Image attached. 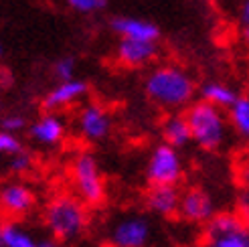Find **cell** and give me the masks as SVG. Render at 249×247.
I'll return each instance as SVG.
<instances>
[{"mask_svg": "<svg viewBox=\"0 0 249 247\" xmlns=\"http://www.w3.org/2000/svg\"><path fill=\"white\" fill-rule=\"evenodd\" d=\"M144 91L158 107L177 112L193 104L196 83L191 73L178 65H158L146 75Z\"/></svg>", "mask_w": 249, "mask_h": 247, "instance_id": "1", "label": "cell"}, {"mask_svg": "<svg viewBox=\"0 0 249 247\" xmlns=\"http://www.w3.org/2000/svg\"><path fill=\"white\" fill-rule=\"evenodd\" d=\"M43 223L49 233L61 243L77 241L89 225L87 205L77 194H55L43 209Z\"/></svg>", "mask_w": 249, "mask_h": 247, "instance_id": "2", "label": "cell"}, {"mask_svg": "<svg viewBox=\"0 0 249 247\" xmlns=\"http://www.w3.org/2000/svg\"><path fill=\"white\" fill-rule=\"evenodd\" d=\"M184 116L189 120L193 142L201 150L213 152L225 144L229 134V116H225L221 107L205 100H198L189 106Z\"/></svg>", "mask_w": 249, "mask_h": 247, "instance_id": "3", "label": "cell"}, {"mask_svg": "<svg viewBox=\"0 0 249 247\" xmlns=\"http://www.w3.org/2000/svg\"><path fill=\"white\" fill-rule=\"evenodd\" d=\"M69 172L73 191L87 207H99L106 201V178L95 154H91L89 150H79L71 158Z\"/></svg>", "mask_w": 249, "mask_h": 247, "instance_id": "4", "label": "cell"}, {"mask_svg": "<svg viewBox=\"0 0 249 247\" xmlns=\"http://www.w3.org/2000/svg\"><path fill=\"white\" fill-rule=\"evenodd\" d=\"M144 175L148 184H178L184 176V162L178 148L166 142L156 144L148 154Z\"/></svg>", "mask_w": 249, "mask_h": 247, "instance_id": "5", "label": "cell"}, {"mask_svg": "<svg viewBox=\"0 0 249 247\" xmlns=\"http://www.w3.org/2000/svg\"><path fill=\"white\" fill-rule=\"evenodd\" d=\"M152 235V221L142 213H130L111 223L107 231V241L111 247H148Z\"/></svg>", "mask_w": 249, "mask_h": 247, "instance_id": "6", "label": "cell"}, {"mask_svg": "<svg viewBox=\"0 0 249 247\" xmlns=\"http://www.w3.org/2000/svg\"><path fill=\"white\" fill-rule=\"evenodd\" d=\"M35 189L22 180H8L0 184V213L8 219H22L36 207Z\"/></svg>", "mask_w": 249, "mask_h": 247, "instance_id": "7", "label": "cell"}, {"mask_svg": "<svg viewBox=\"0 0 249 247\" xmlns=\"http://www.w3.org/2000/svg\"><path fill=\"white\" fill-rule=\"evenodd\" d=\"M77 136L85 142H102L111 132V116L99 104H85L75 116Z\"/></svg>", "mask_w": 249, "mask_h": 247, "instance_id": "8", "label": "cell"}, {"mask_svg": "<svg viewBox=\"0 0 249 247\" xmlns=\"http://www.w3.org/2000/svg\"><path fill=\"white\" fill-rule=\"evenodd\" d=\"M215 213H217L215 201L205 189L193 187L180 194V209H178L180 219L195 225H201V223H207Z\"/></svg>", "mask_w": 249, "mask_h": 247, "instance_id": "9", "label": "cell"}, {"mask_svg": "<svg viewBox=\"0 0 249 247\" xmlns=\"http://www.w3.org/2000/svg\"><path fill=\"white\" fill-rule=\"evenodd\" d=\"M29 136L39 146H57L67 136V122L59 112H47L36 118L29 126Z\"/></svg>", "mask_w": 249, "mask_h": 247, "instance_id": "10", "label": "cell"}, {"mask_svg": "<svg viewBox=\"0 0 249 247\" xmlns=\"http://www.w3.org/2000/svg\"><path fill=\"white\" fill-rule=\"evenodd\" d=\"M89 91V85L83 79H67V81H59L53 89H49L47 95L43 97V107L47 112H61V109H67L73 104L81 102L83 97Z\"/></svg>", "mask_w": 249, "mask_h": 247, "instance_id": "11", "label": "cell"}, {"mask_svg": "<svg viewBox=\"0 0 249 247\" xmlns=\"http://www.w3.org/2000/svg\"><path fill=\"white\" fill-rule=\"evenodd\" d=\"M180 194L182 193L178 191V184H150L144 196V205L152 215L168 219L178 215Z\"/></svg>", "mask_w": 249, "mask_h": 247, "instance_id": "12", "label": "cell"}, {"mask_svg": "<svg viewBox=\"0 0 249 247\" xmlns=\"http://www.w3.org/2000/svg\"><path fill=\"white\" fill-rule=\"evenodd\" d=\"M158 55L156 41H136V39H120L116 57L124 67L140 69L150 65Z\"/></svg>", "mask_w": 249, "mask_h": 247, "instance_id": "13", "label": "cell"}, {"mask_svg": "<svg viewBox=\"0 0 249 247\" xmlns=\"http://www.w3.org/2000/svg\"><path fill=\"white\" fill-rule=\"evenodd\" d=\"M111 31L120 35V39H136V41H158L160 29L154 22L144 20L140 17H114L109 22Z\"/></svg>", "mask_w": 249, "mask_h": 247, "instance_id": "14", "label": "cell"}, {"mask_svg": "<svg viewBox=\"0 0 249 247\" xmlns=\"http://www.w3.org/2000/svg\"><path fill=\"white\" fill-rule=\"evenodd\" d=\"M162 140L174 148H184L193 142L191 126L184 114H170L162 122Z\"/></svg>", "mask_w": 249, "mask_h": 247, "instance_id": "15", "label": "cell"}, {"mask_svg": "<svg viewBox=\"0 0 249 247\" xmlns=\"http://www.w3.org/2000/svg\"><path fill=\"white\" fill-rule=\"evenodd\" d=\"M237 89L231 88L225 81H217V79H209L201 85V100L213 104L221 109H229L235 102H237Z\"/></svg>", "mask_w": 249, "mask_h": 247, "instance_id": "16", "label": "cell"}, {"mask_svg": "<svg viewBox=\"0 0 249 247\" xmlns=\"http://www.w3.org/2000/svg\"><path fill=\"white\" fill-rule=\"evenodd\" d=\"M245 227L243 219L237 215V211L231 213V211H217L213 217H211L207 223H205V235L209 237H221V235H227V233H233Z\"/></svg>", "mask_w": 249, "mask_h": 247, "instance_id": "17", "label": "cell"}, {"mask_svg": "<svg viewBox=\"0 0 249 247\" xmlns=\"http://www.w3.org/2000/svg\"><path fill=\"white\" fill-rule=\"evenodd\" d=\"M4 247H39V239L20 223V219H8L4 221Z\"/></svg>", "mask_w": 249, "mask_h": 247, "instance_id": "18", "label": "cell"}, {"mask_svg": "<svg viewBox=\"0 0 249 247\" xmlns=\"http://www.w3.org/2000/svg\"><path fill=\"white\" fill-rule=\"evenodd\" d=\"M229 124L235 128L241 138L249 140V95H239L237 102H235L229 109Z\"/></svg>", "mask_w": 249, "mask_h": 247, "instance_id": "19", "label": "cell"}, {"mask_svg": "<svg viewBox=\"0 0 249 247\" xmlns=\"http://www.w3.org/2000/svg\"><path fill=\"white\" fill-rule=\"evenodd\" d=\"M205 247H249V227H241L221 237H209Z\"/></svg>", "mask_w": 249, "mask_h": 247, "instance_id": "20", "label": "cell"}, {"mask_svg": "<svg viewBox=\"0 0 249 247\" xmlns=\"http://www.w3.org/2000/svg\"><path fill=\"white\" fill-rule=\"evenodd\" d=\"M33 164H35L33 154L27 152L24 148H20V150L12 152V154L8 156V170L12 172V175H18V176L27 175V172L33 168Z\"/></svg>", "mask_w": 249, "mask_h": 247, "instance_id": "21", "label": "cell"}, {"mask_svg": "<svg viewBox=\"0 0 249 247\" xmlns=\"http://www.w3.org/2000/svg\"><path fill=\"white\" fill-rule=\"evenodd\" d=\"M65 2L79 15H93L107 6V0H65Z\"/></svg>", "mask_w": 249, "mask_h": 247, "instance_id": "22", "label": "cell"}, {"mask_svg": "<svg viewBox=\"0 0 249 247\" xmlns=\"http://www.w3.org/2000/svg\"><path fill=\"white\" fill-rule=\"evenodd\" d=\"M75 69H77V63H75V59H73V57H61L55 63V67H53L57 81L73 79V77H75Z\"/></svg>", "mask_w": 249, "mask_h": 247, "instance_id": "23", "label": "cell"}, {"mask_svg": "<svg viewBox=\"0 0 249 247\" xmlns=\"http://www.w3.org/2000/svg\"><path fill=\"white\" fill-rule=\"evenodd\" d=\"M20 140L17 138V134H10V132H4V130H0V156L6 154L10 156L12 152H17L20 150Z\"/></svg>", "mask_w": 249, "mask_h": 247, "instance_id": "24", "label": "cell"}, {"mask_svg": "<svg viewBox=\"0 0 249 247\" xmlns=\"http://www.w3.org/2000/svg\"><path fill=\"white\" fill-rule=\"evenodd\" d=\"M24 128H27V120H24L20 114H8L2 120V130L4 132L17 134V132H22Z\"/></svg>", "mask_w": 249, "mask_h": 247, "instance_id": "25", "label": "cell"}, {"mask_svg": "<svg viewBox=\"0 0 249 247\" xmlns=\"http://www.w3.org/2000/svg\"><path fill=\"white\" fill-rule=\"evenodd\" d=\"M237 215L243 219V223L249 227V184L237 196Z\"/></svg>", "mask_w": 249, "mask_h": 247, "instance_id": "26", "label": "cell"}, {"mask_svg": "<svg viewBox=\"0 0 249 247\" xmlns=\"http://www.w3.org/2000/svg\"><path fill=\"white\" fill-rule=\"evenodd\" d=\"M239 18L243 24H249V0H243L239 8Z\"/></svg>", "mask_w": 249, "mask_h": 247, "instance_id": "27", "label": "cell"}, {"mask_svg": "<svg viewBox=\"0 0 249 247\" xmlns=\"http://www.w3.org/2000/svg\"><path fill=\"white\" fill-rule=\"evenodd\" d=\"M39 247H61V241L55 239L53 235L51 237H41L39 239Z\"/></svg>", "mask_w": 249, "mask_h": 247, "instance_id": "28", "label": "cell"}, {"mask_svg": "<svg viewBox=\"0 0 249 247\" xmlns=\"http://www.w3.org/2000/svg\"><path fill=\"white\" fill-rule=\"evenodd\" d=\"M241 39L243 43L249 47V24H243V31H241Z\"/></svg>", "mask_w": 249, "mask_h": 247, "instance_id": "29", "label": "cell"}, {"mask_svg": "<svg viewBox=\"0 0 249 247\" xmlns=\"http://www.w3.org/2000/svg\"><path fill=\"white\" fill-rule=\"evenodd\" d=\"M0 247H4V223L0 221Z\"/></svg>", "mask_w": 249, "mask_h": 247, "instance_id": "30", "label": "cell"}, {"mask_svg": "<svg viewBox=\"0 0 249 247\" xmlns=\"http://www.w3.org/2000/svg\"><path fill=\"white\" fill-rule=\"evenodd\" d=\"M2 57H4V45L0 43V59H2Z\"/></svg>", "mask_w": 249, "mask_h": 247, "instance_id": "31", "label": "cell"}]
</instances>
